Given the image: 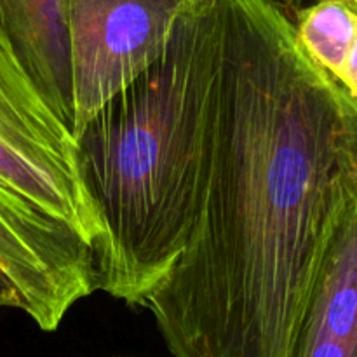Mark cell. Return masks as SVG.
Wrapping results in <instances>:
<instances>
[{
	"label": "cell",
	"instance_id": "cell-3",
	"mask_svg": "<svg viewBox=\"0 0 357 357\" xmlns=\"http://www.w3.org/2000/svg\"><path fill=\"white\" fill-rule=\"evenodd\" d=\"M0 185L72 227L93 251L103 241L77 167L72 131L0 44Z\"/></svg>",
	"mask_w": 357,
	"mask_h": 357
},
{
	"label": "cell",
	"instance_id": "cell-1",
	"mask_svg": "<svg viewBox=\"0 0 357 357\" xmlns=\"http://www.w3.org/2000/svg\"><path fill=\"white\" fill-rule=\"evenodd\" d=\"M211 160L187 248L143 309L173 357H291L328 243L357 199V100L278 0H216Z\"/></svg>",
	"mask_w": 357,
	"mask_h": 357
},
{
	"label": "cell",
	"instance_id": "cell-5",
	"mask_svg": "<svg viewBox=\"0 0 357 357\" xmlns=\"http://www.w3.org/2000/svg\"><path fill=\"white\" fill-rule=\"evenodd\" d=\"M0 272L21 310L42 331H56L77 302L96 291L93 251L66 223L0 185Z\"/></svg>",
	"mask_w": 357,
	"mask_h": 357
},
{
	"label": "cell",
	"instance_id": "cell-6",
	"mask_svg": "<svg viewBox=\"0 0 357 357\" xmlns=\"http://www.w3.org/2000/svg\"><path fill=\"white\" fill-rule=\"evenodd\" d=\"M291 357H357V199L324 251Z\"/></svg>",
	"mask_w": 357,
	"mask_h": 357
},
{
	"label": "cell",
	"instance_id": "cell-8",
	"mask_svg": "<svg viewBox=\"0 0 357 357\" xmlns=\"http://www.w3.org/2000/svg\"><path fill=\"white\" fill-rule=\"evenodd\" d=\"M295 33L310 61L340 84L357 35V7L349 0H316L296 14Z\"/></svg>",
	"mask_w": 357,
	"mask_h": 357
},
{
	"label": "cell",
	"instance_id": "cell-4",
	"mask_svg": "<svg viewBox=\"0 0 357 357\" xmlns=\"http://www.w3.org/2000/svg\"><path fill=\"white\" fill-rule=\"evenodd\" d=\"M195 2L68 0L72 135L162 58L178 20Z\"/></svg>",
	"mask_w": 357,
	"mask_h": 357
},
{
	"label": "cell",
	"instance_id": "cell-10",
	"mask_svg": "<svg viewBox=\"0 0 357 357\" xmlns=\"http://www.w3.org/2000/svg\"><path fill=\"white\" fill-rule=\"evenodd\" d=\"M0 307H10V309L21 310V298L13 282L0 272Z\"/></svg>",
	"mask_w": 357,
	"mask_h": 357
},
{
	"label": "cell",
	"instance_id": "cell-2",
	"mask_svg": "<svg viewBox=\"0 0 357 357\" xmlns=\"http://www.w3.org/2000/svg\"><path fill=\"white\" fill-rule=\"evenodd\" d=\"M220 66L216 0L178 20L162 58L73 135L103 241L96 291L145 307L187 248L211 160Z\"/></svg>",
	"mask_w": 357,
	"mask_h": 357
},
{
	"label": "cell",
	"instance_id": "cell-11",
	"mask_svg": "<svg viewBox=\"0 0 357 357\" xmlns=\"http://www.w3.org/2000/svg\"><path fill=\"white\" fill-rule=\"evenodd\" d=\"M349 2H351V3H354V6L357 7V0H349Z\"/></svg>",
	"mask_w": 357,
	"mask_h": 357
},
{
	"label": "cell",
	"instance_id": "cell-9",
	"mask_svg": "<svg viewBox=\"0 0 357 357\" xmlns=\"http://www.w3.org/2000/svg\"><path fill=\"white\" fill-rule=\"evenodd\" d=\"M340 86L351 94L354 100H357V35L354 45L351 49V54L347 58V65H345L344 77L340 80Z\"/></svg>",
	"mask_w": 357,
	"mask_h": 357
},
{
	"label": "cell",
	"instance_id": "cell-7",
	"mask_svg": "<svg viewBox=\"0 0 357 357\" xmlns=\"http://www.w3.org/2000/svg\"><path fill=\"white\" fill-rule=\"evenodd\" d=\"M0 44L72 131L68 0H0Z\"/></svg>",
	"mask_w": 357,
	"mask_h": 357
}]
</instances>
